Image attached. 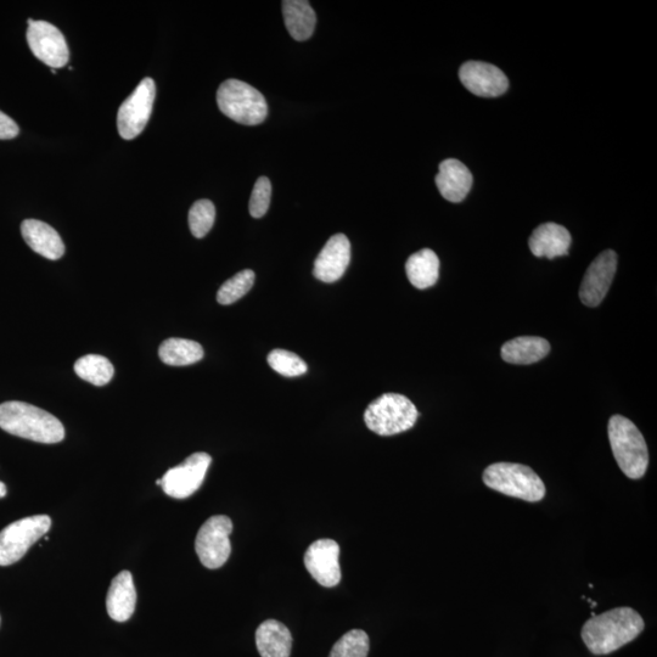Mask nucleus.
Here are the masks:
<instances>
[{"label": "nucleus", "mask_w": 657, "mask_h": 657, "mask_svg": "<svg viewBox=\"0 0 657 657\" xmlns=\"http://www.w3.org/2000/svg\"><path fill=\"white\" fill-rule=\"evenodd\" d=\"M22 238L36 254L50 261L60 260L65 255V245L58 232L49 224L38 219H25L21 224Z\"/></svg>", "instance_id": "nucleus-16"}, {"label": "nucleus", "mask_w": 657, "mask_h": 657, "mask_svg": "<svg viewBox=\"0 0 657 657\" xmlns=\"http://www.w3.org/2000/svg\"><path fill=\"white\" fill-rule=\"evenodd\" d=\"M155 97V82L153 78L146 77L123 101L117 114V128L123 139L132 140L144 131L153 111Z\"/></svg>", "instance_id": "nucleus-9"}, {"label": "nucleus", "mask_w": 657, "mask_h": 657, "mask_svg": "<svg viewBox=\"0 0 657 657\" xmlns=\"http://www.w3.org/2000/svg\"><path fill=\"white\" fill-rule=\"evenodd\" d=\"M232 532L233 522L226 515L212 516L201 526L195 539V550L207 569L216 570L227 563L232 553L229 539Z\"/></svg>", "instance_id": "nucleus-8"}, {"label": "nucleus", "mask_w": 657, "mask_h": 657, "mask_svg": "<svg viewBox=\"0 0 657 657\" xmlns=\"http://www.w3.org/2000/svg\"><path fill=\"white\" fill-rule=\"evenodd\" d=\"M369 637L362 630H352L335 643L329 657H368Z\"/></svg>", "instance_id": "nucleus-27"}, {"label": "nucleus", "mask_w": 657, "mask_h": 657, "mask_svg": "<svg viewBox=\"0 0 657 657\" xmlns=\"http://www.w3.org/2000/svg\"><path fill=\"white\" fill-rule=\"evenodd\" d=\"M137 604V591L133 576L129 571H121L112 580L106 597V609L112 620L126 622L134 614Z\"/></svg>", "instance_id": "nucleus-18"}, {"label": "nucleus", "mask_w": 657, "mask_h": 657, "mask_svg": "<svg viewBox=\"0 0 657 657\" xmlns=\"http://www.w3.org/2000/svg\"><path fill=\"white\" fill-rule=\"evenodd\" d=\"M406 273L415 288L429 289L440 277V260L434 251L423 249L408 258Z\"/></svg>", "instance_id": "nucleus-23"}, {"label": "nucleus", "mask_w": 657, "mask_h": 657, "mask_svg": "<svg viewBox=\"0 0 657 657\" xmlns=\"http://www.w3.org/2000/svg\"><path fill=\"white\" fill-rule=\"evenodd\" d=\"M0 429L8 434L38 443L53 445L65 438V428L58 418L25 402L0 404Z\"/></svg>", "instance_id": "nucleus-2"}, {"label": "nucleus", "mask_w": 657, "mask_h": 657, "mask_svg": "<svg viewBox=\"0 0 657 657\" xmlns=\"http://www.w3.org/2000/svg\"><path fill=\"white\" fill-rule=\"evenodd\" d=\"M215 219L216 207L210 200L196 201L189 211L190 232L198 239L206 237L215 224Z\"/></svg>", "instance_id": "nucleus-28"}, {"label": "nucleus", "mask_w": 657, "mask_h": 657, "mask_svg": "<svg viewBox=\"0 0 657 657\" xmlns=\"http://www.w3.org/2000/svg\"><path fill=\"white\" fill-rule=\"evenodd\" d=\"M52 527L48 515H33L13 522L0 532V566L18 563L33 544L46 536Z\"/></svg>", "instance_id": "nucleus-7"}, {"label": "nucleus", "mask_w": 657, "mask_h": 657, "mask_svg": "<svg viewBox=\"0 0 657 657\" xmlns=\"http://www.w3.org/2000/svg\"><path fill=\"white\" fill-rule=\"evenodd\" d=\"M256 275L251 269L235 274L218 290L217 301L223 306L232 305L244 297L255 284Z\"/></svg>", "instance_id": "nucleus-26"}, {"label": "nucleus", "mask_w": 657, "mask_h": 657, "mask_svg": "<svg viewBox=\"0 0 657 657\" xmlns=\"http://www.w3.org/2000/svg\"><path fill=\"white\" fill-rule=\"evenodd\" d=\"M268 364L280 375L295 378L307 372V364L295 353L285 350H274L269 353Z\"/></svg>", "instance_id": "nucleus-29"}, {"label": "nucleus", "mask_w": 657, "mask_h": 657, "mask_svg": "<svg viewBox=\"0 0 657 657\" xmlns=\"http://www.w3.org/2000/svg\"><path fill=\"white\" fill-rule=\"evenodd\" d=\"M283 15L285 26L295 41L310 39L317 25V15L306 0H285Z\"/></svg>", "instance_id": "nucleus-22"}, {"label": "nucleus", "mask_w": 657, "mask_h": 657, "mask_svg": "<svg viewBox=\"0 0 657 657\" xmlns=\"http://www.w3.org/2000/svg\"><path fill=\"white\" fill-rule=\"evenodd\" d=\"M272 184L267 177L257 179L254 190H252L249 211L254 218H262L266 215L271 205Z\"/></svg>", "instance_id": "nucleus-30"}, {"label": "nucleus", "mask_w": 657, "mask_h": 657, "mask_svg": "<svg viewBox=\"0 0 657 657\" xmlns=\"http://www.w3.org/2000/svg\"><path fill=\"white\" fill-rule=\"evenodd\" d=\"M473 181L469 168L456 159L443 161L436 177V185L441 195L454 204L462 202L468 196Z\"/></svg>", "instance_id": "nucleus-17"}, {"label": "nucleus", "mask_w": 657, "mask_h": 657, "mask_svg": "<svg viewBox=\"0 0 657 657\" xmlns=\"http://www.w3.org/2000/svg\"><path fill=\"white\" fill-rule=\"evenodd\" d=\"M5 496H7V486H5L4 482L0 481V499Z\"/></svg>", "instance_id": "nucleus-32"}, {"label": "nucleus", "mask_w": 657, "mask_h": 657, "mask_svg": "<svg viewBox=\"0 0 657 657\" xmlns=\"http://www.w3.org/2000/svg\"><path fill=\"white\" fill-rule=\"evenodd\" d=\"M340 547L333 539H318L305 554L308 572L320 586L333 588L341 581Z\"/></svg>", "instance_id": "nucleus-12"}, {"label": "nucleus", "mask_w": 657, "mask_h": 657, "mask_svg": "<svg viewBox=\"0 0 657 657\" xmlns=\"http://www.w3.org/2000/svg\"><path fill=\"white\" fill-rule=\"evenodd\" d=\"M459 78L463 86L477 97H501L509 88L508 78L503 71L482 61L465 63L460 67Z\"/></svg>", "instance_id": "nucleus-14"}, {"label": "nucleus", "mask_w": 657, "mask_h": 657, "mask_svg": "<svg viewBox=\"0 0 657 657\" xmlns=\"http://www.w3.org/2000/svg\"><path fill=\"white\" fill-rule=\"evenodd\" d=\"M643 617L632 608H616L594 615L584 623L581 636L594 655H609L625 647L644 631Z\"/></svg>", "instance_id": "nucleus-1"}, {"label": "nucleus", "mask_w": 657, "mask_h": 657, "mask_svg": "<svg viewBox=\"0 0 657 657\" xmlns=\"http://www.w3.org/2000/svg\"><path fill=\"white\" fill-rule=\"evenodd\" d=\"M256 645L261 657H290L292 636L282 622L267 620L256 631Z\"/></svg>", "instance_id": "nucleus-20"}, {"label": "nucleus", "mask_w": 657, "mask_h": 657, "mask_svg": "<svg viewBox=\"0 0 657 657\" xmlns=\"http://www.w3.org/2000/svg\"><path fill=\"white\" fill-rule=\"evenodd\" d=\"M617 269V255L612 250L602 252L584 274L580 299L584 306L597 307L605 299Z\"/></svg>", "instance_id": "nucleus-13"}, {"label": "nucleus", "mask_w": 657, "mask_h": 657, "mask_svg": "<svg viewBox=\"0 0 657 657\" xmlns=\"http://www.w3.org/2000/svg\"><path fill=\"white\" fill-rule=\"evenodd\" d=\"M159 356L171 367H185L200 362L204 358V348L192 340L171 338L162 342Z\"/></svg>", "instance_id": "nucleus-24"}, {"label": "nucleus", "mask_w": 657, "mask_h": 657, "mask_svg": "<svg viewBox=\"0 0 657 657\" xmlns=\"http://www.w3.org/2000/svg\"><path fill=\"white\" fill-rule=\"evenodd\" d=\"M419 417L413 402L400 393H385L369 404L365 425L380 436H393L411 430Z\"/></svg>", "instance_id": "nucleus-6"}, {"label": "nucleus", "mask_w": 657, "mask_h": 657, "mask_svg": "<svg viewBox=\"0 0 657 657\" xmlns=\"http://www.w3.org/2000/svg\"><path fill=\"white\" fill-rule=\"evenodd\" d=\"M156 485H161V479L156 481Z\"/></svg>", "instance_id": "nucleus-33"}, {"label": "nucleus", "mask_w": 657, "mask_h": 657, "mask_svg": "<svg viewBox=\"0 0 657 657\" xmlns=\"http://www.w3.org/2000/svg\"><path fill=\"white\" fill-rule=\"evenodd\" d=\"M482 480L491 490L525 502H541L547 493L541 477L527 465L494 463L487 466Z\"/></svg>", "instance_id": "nucleus-4"}, {"label": "nucleus", "mask_w": 657, "mask_h": 657, "mask_svg": "<svg viewBox=\"0 0 657 657\" xmlns=\"http://www.w3.org/2000/svg\"><path fill=\"white\" fill-rule=\"evenodd\" d=\"M550 352L547 340L538 336H520L505 342L501 355L505 362L518 365H529L542 361Z\"/></svg>", "instance_id": "nucleus-21"}, {"label": "nucleus", "mask_w": 657, "mask_h": 657, "mask_svg": "<svg viewBox=\"0 0 657 657\" xmlns=\"http://www.w3.org/2000/svg\"><path fill=\"white\" fill-rule=\"evenodd\" d=\"M217 104L224 115L240 125L257 126L267 119L266 98L243 81H224L218 88Z\"/></svg>", "instance_id": "nucleus-5"}, {"label": "nucleus", "mask_w": 657, "mask_h": 657, "mask_svg": "<svg viewBox=\"0 0 657 657\" xmlns=\"http://www.w3.org/2000/svg\"><path fill=\"white\" fill-rule=\"evenodd\" d=\"M20 128L7 114L0 111V140L14 139L19 136Z\"/></svg>", "instance_id": "nucleus-31"}, {"label": "nucleus", "mask_w": 657, "mask_h": 657, "mask_svg": "<svg viewBox=\"0 0 657 657\" xmlns=\"http://www.w3.org/2000/svg\"><path fill=\"white\" fill-rule=\"evenodd\" d=\"M608 434L612 453L628 479L639 480L647 473L649 451L647 442L636 425L622 415L609 420Z\"/></svg>", "instance_id": "nucleus-3"}, {"label": "nucleus", "mask_w": 657, "mask_h": 657, "mask_svg": "<svg viewBox=\"0 0 657 657\" xmlns=\"http://www.w3.org/2000/svg\"><path fill=\"white\" fill-rule=\"evenodd\" d=\"M75 372L89 384L104 386L114 378L115 368L106 357L87 355L75 363Z\"/></svg>", "instance_id": "nucleus-25"}, {"label": "nucleus", "mask_w": 657, "mask_h": 657, "mask_svg": "<svg viewBox=\"0 0 657 657\" xmlns=\"http://www.w3.org/2000/svg\"><path fill=\"white\" fill-rule=\"evenodd\" d=\"M212 463L210 454L199 452L167 471L161 479L162 490L172 498L184 499L199 490Z\"/></svg>", "instance_id": "nucleus-11"}, {"label": "nucleus", "mask_w": 657, "mask_h": 657, "mask_svg": "<svg viewBox=\"0 0 657 657\" xmlns=\"http://www.w3.org/2000/svg\"><path fill=\"white\" fill-rule=\"evenodd\" d=\"M351 261V244L345 234L331 237L314 262L313 275L320 282H338Z\"/></svg>", "instance_id": "nucleus-15"}, {"label": "nucleus", "mask_w": 657, "mask_h": 657, "mask_svg": "<svg viewBox=\"0 0 657 657\" xmlns=\"http://www.w3.org/2000/svg\"><path fill=\"white\" fill-rule=\"evenodd\" d=\"M27 22L28 47L38 60L54 70L69 63L70 50L58 27L47 21L28 19Z\"/></svg>", "instance_id": "nucleus-10"}, {"label": "nucleus", "mask_w": 657, "mask_h": 657, "mask_svg": "<svg viewBox=\"0 0 657 657\" xmlns=\"http://www.w3.org/2000/svg\"><path fill=\"white\" fill-rule=\"evenodd\" d=\"M571 234L557 223H544L533 230L529 240L530 250L536 257H555L569 254Z\"/></svg>", "instance_id": "nucleus-19"}]
</instances>
